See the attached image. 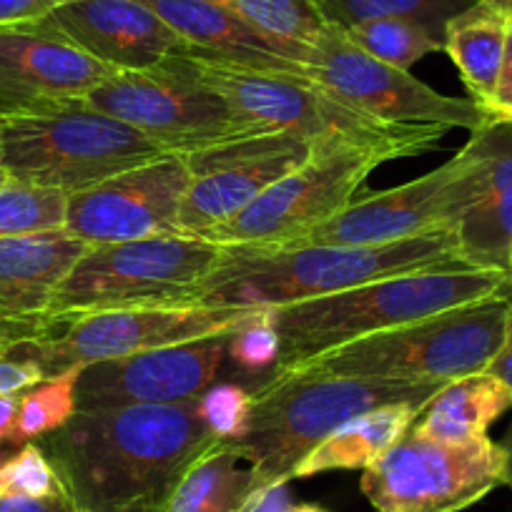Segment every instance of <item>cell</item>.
I'll return each instance as SVG.
<instances>
[{"label": "cell", "instance_id": "1", "mask_svg": "<svg viewBox=\"0 0 512 512\" xmlns=\"http://www.w3.org/2000/svg\"><path fill=\"white\" fill-rule=\"evenodd\" d=\"M196 400L76 412L46 435L43 450L76 512L164 510L191 462L219 442Z\"/></svg>", "mask_w": 512, "mask_h": 512}, {"label": "cell", "instance_id": "2", "mask_svg": "<svg viewBox=\"0 0 512 512\" xmlns=\"http://www.w3.org/2000/svg\"><path fill=\"white\" fill-rule=\"evenodd\" d=\"M472 269L452 231L369 246H221L191 304L269 309L415 272Z\"/></svg>", "mask_w": 512, "mask_h": 512}, {"label": "cell", "instance_id": "3", "mask_svg": "<svg viewBox=\"0 0 512 512\" xmlns=\"http://www.w3.org/2000/svg\"><path fill=\"white\" fill-rule=\"evenodd\" d=\"M171 61L199 83L221 93L241 118L262 128L264 134L297 136L314 149L354 146L384 161H395L425 154L447 134L442 126L379 121L334 98L307 76L251 68L194 48L171 56Z\"/></svg>", "mask_w": 512, "mask_h": 512}, {"label": "cell", "instance_id": "4", "mask_svg": "<svg viewBox=\"0 0 512 512\" xmlns=\"http://www.w3.org/2000/svg\"><path fill=\"white\" fill-rule=\"evenodd\" d=\"M512 292V277L487 269L415 272L379 279L347 292L269 307L282 334V357L272 374L292 372L312 359L447 309Z\"/></svg>", "mask_w": 512, "mask_h": 512}, {"label": "cell", "instance_id": "5", "mask_svg": "<svg viewBox=\"0 0 512 512\" xmlns=\"http://www.w3.org/2000/svg\"><path fill=\"white\" fill-rule=\"evenodd\" d=\"M442 382L344 377V374L297 372L269 374L251 407L249 432L234 442L254 467V490L294 480L299 462L339 425L382 405H427Z\"/></svg>", "mask_w": 512, "mask_h": 512}, {"label": "cell", "instance_id": "6", "mask_svg": "<svg viewBox=\"0 0 512 512\" xmlns=\"http://www.w3.org/2000/svg\"><path fill=\"white\" fill-rule=\"evenodd\" d=\"M512 292L342 344L299 369L397 382H452L490 367L505 342ZM297 372V369H292Z\"/></svg>", "mask_w": 512, "mask_h": 512}, {"label": "cell", "instance_id": "7", "mask_svg": "<svg viewBox=\"0 0 512 512\" xmlns=\"http://www.w3.org/2000/svg\"><path fill=\"white\" fill-rule=\"evenodd\" d=\"M164 154L139 128L81 101L0 121V164L11 179L68 196Z\"/></svg>", "mask_w": 512, "mask_h": 512}, {"label": "cell", "instance_id": "8", "mask_svg": "<svg viewBox=\"0 0 512 512\" xmlns=\"http://www.w3.org/2000/svg\"><path fill=\"white\" fill-rule=\"evenodd\" d=\"M219 254V244L189 234L91 246L56 289L38 324L103 309L191 304V292Z\"/></svg>", "mask_w": 512, "mask_h": 512}, {"label": "cell", "instance_id": "9", "mask_svg": "<svg viewBox=\"0 0 512 512\" xmlns=\"http://www.w3.org/2000/svg\"><path fill=\"white\" fill-rule=\"evenodd\" d=\"M254 312L256 309L189 302L103 309L38 324L18 337L16 344L41 364L48 379L71 367H86L103 359L131 357L214 334H231Z\"/></svg>", "mask_w": 512, "mask_h": 512}, {"label": "cell", "instance_id": "10", "mask_svg": "<svg viewBox=\"0 0 512 512\" xmlns=\"http://www.w3.org/2000/svg\"><path fill=\"white\" fill-rule=\"evenodd\" d=\"M81 103L139 128L166 154L191 156L264 134L221 93L196 81L171 58L149 71H116Z\"/></svg>", "mask_w": 512, "mask_h": 512}, {"label": "cell", "instance_id": "11", "mask_svg": "<svg viewBox=\"0 0 512 512\" xmlns=\"http://www.w3.org/2000/svg\"><path fill=\"white\" fill-rule=\"evenodd\" d=\"M384 159L354 146L314 149L312 156L256 196L239 216L206 231L219 246H292L362 194Z\"/></svg>", "mask_w": 512, "mask_h": 512}, {"label": "cell", "instance_id": "12", "mask_svg": "<svg viewBox=\"0 0 512 512\" xmlns=\"http://www.w3.org/2000/svg\"><path fill=\"white\" fill-rule=\"evenodd\" d=\"M505 480V452L490 437L447 445L407 432L362 472V492L377 512H460Z\"/></svg>", "mask_w": 512, "mask_h": 512}, {"label": "cell", "instance_id": "13", "mask_svg": "<svg viewBox=\"0 0 512 512\" xmlns=\"http://www.w3.org/2000/svg\"><path fill=\"white\" fill-rule=\"evenodd\" d=\"M304 76L339 101L387 123L467 128L472 134L492 121V113L477 101L445 96L410 71L377 61L334 26L324 28L312 43Z\"/></svg>", "mask_w": 512, "mask_h": 512}, {"label": "cell", "instance_id": "14", "mask_svg": "<svg viewBox=\"0 0 512 512\" xmlns=\"http://www.w3.org/2000/svg\"><path fill=\"white\" fill-rule=\"evenodd\" d=\"M472 151L462 146L450 161L415 181L357 199L292 246H369L455 231L465 209Z\"/></svg>", "mask_w": 512, "mask_h": 512}, {"label": "cell", "instance_id": "15", "mask_svg": "<svg viewBox=\"0 0 512 512\" xmlns=\"http://www.w3.org/2000/svg\"><path fill=\"white\" fill-rule=\"evenodd\" d=\"M189 184L186 156L164 154L68 196L63 229L88 246L181 234L179 211Z\"/></svg>", "mask_w": 512, "mask_h": 512}, {"label": "cell", "instance_id": "16", "mask_svg": "<svg viewBox=\"0 0 512 512\" xmlns=\"http://www.w3.org/2000/svg\"><path fill=\"white\" fill-rule=\"evenodd\" d=\"M309 141L289 134H259L186 156L191 184L179 211V231H206L239 216L282 176L312 156Z\"/></svg>", "mask_w": 512, "mask_h": 512}, {"label": "cell", "instance_id": "17", "mask_svg": "<svg viewBox=\"0 0 512 512\" xmlns=\"http://www.w3.org/2000/svg\"><path fill=\"white\" fill-rule=\"evenodd\" d=\"M229 334L86 364L78 374V412L181 405L204 395L226 357Z\"/></svg>", "mask_w": 512, "mask_h": 512}, {"label": "cell", "instance_id": "18", "mask_svg": "<svg viewBox=\"0 0 512 512\" xmlns=\"http://www.w3.org/2000/svg\"><path fill=\"white\" fill-rule=\"evenodd\" d=\"M113 73L106 63L33 23L0 28V116L68 106Z\"/></svg>", "mask_w": 512, "mask_h": 512}, {"label": "cell", "instance_id": "19", "mask_svg": "<svg viewBox=\"0 0 512 512\" xmlns=\"http://www.w3.org/2000/svg\"><path fill=\"white\" fill-rule=\"evenodd\" d=\"M33 26L66 38L113 71H149L191 51L141 0H63Z\"/></svg>", "mask_w": 512, "mask_h": 512}, {"label": "cell", "instance_id": "20", "mask_svg": "<svg viewBox=\"0 0 512 512\" xmlns=\"http://www.w3.org/2000/svg\"><path fill=\"white\" fill-rule=\"evenodd\" d=\"M465 209L455 226L460 254L472 269L512 277V121L492 118L472 131Z\"/></svg>", "mask_w": 512, "mask_h": 512}, {"label": "cell", "instance_id": "21", "mask_svg": "<svg viewBox=\"0 0 512 512\" xmlns=\"http://www.w3.org/2000/svg\"><path fill=\"white\" fill-rule=\"evenodd\" d=\"M194 51L264 71L304 76L312 48L284 43L251 26L221 0H141Z\"/></svg>", "mask_w": 512, "mask_h": 512}, {"label": "cell", "instance_id": "22", "mask_svg": "<svg viewBox=\"0 0 512 512\" xmlns=\"http://www.w3.org/2000/svg\"><path fill=\"white\" fill-rule=\"evenodd\" d=\"M88 249L66 229L0 239V322L36 327Z\"/></svg>", "mask_w": 512, "mask_h": 512}, {"label": "cell", "instance_id": "23", "mask_svg": "<svg viewBox=\"0 0 512 512\" xmlns=\"http://www.w3.org/2000/svg\"><path fill=\"white\" fill-rule=\"evenodd\" d=\"M422 407L425 405L400 402L352 417L299 462L294 477H312L329 470H367L410 432Z\"/></svg>", "mask_w": 512, "mask_h": 512}, {"label": "cell", "instance_id": "24", "mask_svg": "<svg viewBox=\"0 0 512 512\" xmlns=\"http://www.w3.org/2000/svg\"><path fill=\"white\" fill-rule=\"evenodd\" d=\"M507 390L492 374H467L452 379L422 407L410 432L420 440L465 445L487 437L492 422L510 407Z\"/></svg>", "mask_w": 512, "mask_h": 512}, {"label": "cell", "instance_id": "25", "mask_svg": "<svg viewBox=\"0 0 512 512\" xmlns=\"http://www.w3.org/2000/svg\"><path fill=\"white\" fill-rule=\"evenodd\" d=\"M507 28H510V13L485 3L465 8L445 26L442 51L457 66L472 101L485 106L487 111L495 103L497 83H500Z\"/></svg>", "mask_w": 512, "mask_h": 512}, {"label": "cell", "instance_id": "26", "mask_svg": "<svg viewBox=\"0 0 512 512\" xmlns=\"http://www.w3.org/2000/svg\"><path fill=\"white\" fill-rule=\"evenodd\" d=\"M251 492L254 467L234 442H216L191 462L161 512H236Z\"/></svg>", "mask_w": 512, "mask_h": 512}, {"label": "cell", "instance_id": "27", "mask_svg": "<svg viewBox=\"0 0 512 512\" xmlns=\"http://www.w3.org/2000/svg\"><path fill=\"white\" fill-rule=\"evenodd\" d=\"M344 33L364 53L400 71H410L417 61L445 48L440 33L412 18H379L357 23Z\"/></svg>", "mask_w": 512, "mask_h": 512}, {"label": "cell", "instance_id": "28", "mask_svg": "<svg viewBox=\"0 0 512 512\" xmlns=\"http://www.w3.org/2000/svg\"><path fill=\"white\" fill-rule=\"evenodd\" d=\"M470 6L475 0H317L324 23L342 31L379 18H412L440 33L442 41L447 21Z\"/></svg>", "mask_w": 512, "mask_h": 512}, {"label": "cell", "instance_id": "29", "mask_svg": "<svg viewBox=\"0 0 512 512\" xmlns=\"http://www.w3.org/2000/svg\"><path fill=\"white\" fill-rule=\"evenodd\" d=\"M81 369L83 367H71L56 377L43 379L31 390L21 392L13 445H26L38 437L51 435L76 417V384Z\"/></svg>", "mask_w": 512, "mask_h": 512}, {"label": "cell", "instance_id": "30", "mask_svg": "<svg viewBox=\"0 0 512 512\" xmlns=\"http://www.w3.org/2000/svg\"><path fill=\"white\" fill-rule=\"evenodd\" d=\"M66 209V191L11 179L0 186V239L63 229Z\"/></svg>", "mask_w": 512, "mask_h": 512}, {"label": "cell", "instance_id": "31", "mask_svg": "<svg viewBox=\"0 0 512 512\" xmlns=\"http://www.w3.org/2000/svg\"><path fill=\"white\" fill-rule=\"evenodd\" d=\"M241 18L284 43L312 48L327 28L317 0H221Z\"/></svg>", "mask_w": 512, "mask_h": 512}, {"label": "cell", "instance_id": "32", "mask_svg": "<svg viewBox=\"0 0 512 512\" xmlns=\"http://www.w3.org/2000/svg\"><path fill=\"white\" fill-rule=\"evenodd\" d=\"M226 354L246 374L264 372V369L274 372L282 357V334L274 322L272 309H256L246 322H241L229 334Z\"/></svg>", "mask_w": 512, "mask_h": 512}, {"label": "cell", "instance_id": "33", "mask_svg": "<svg viewBox=\"0 0 512 512\" xmlns=\"http://www.w3.org/2000/svg\"><path fill=\"white\" fill-rule=\"evenodd\" d=\"M201 420L219 442H239L249 432L254 395L231 382L211 384L196 400Z\"/></svg>", "mask_w": 512, "mask_h": 512}, {"label": "cell", "instance_id": "34", "mask_svg": "<svg viewBox=\"0 0 512 512\" xmlns=\"http://www.w3.org/2000/svg\"><path fill=\"white\" fill-rule=\"evenodd\" d=\"M53 497L63 495V485L46 450L33 442H26L13 457L0 465V497Z\"/></svg>", "mask_w": 512, "mask_h": 512}, {"label": "cell", "instance_id": "35", "mask_svg": "<svg viewBox=\"0 0 512 512\" xmlns=\"http://www.w3.org/2000/svg\"><path fill=\"white\" fill-rule=\"evenodd\" d=\"M16 339L0 344V397L21 395L46 379L41 364L28 357Z\"/></svg>", "mask_w": 512, "mask_h": 512}, {"label": "cell", "instance_id": "36", "mask_svg": "<svg viewBox=\"0 0 512 512\" xmlns=\"http://www.w3.org/2000/svg\"><path fill=\"white\" fill-rule=\"evenodd\" d=\"M63 0H0V28L23 26L51 13Z\"/></svg>", "mask_w": 512, "mask_h": 512}, {"label": "cell", "instance_id": "37", "mask_svg": "<svg viewBox=\"0 0 512 512\" xmlns=\"http://www.w3.org/2000/svg\"><path fill=\"white\" fill-rule=\"evenodd\" d=\"M292 497H289L287 482L282 485H269L262 490H254L249 500L236 512H292Z\"/></svg>", "mask_w": 512, "mask_h": 512}, {"label": "cell", "instance_id": "38", "mask_svg": "<svg viewBox=\"0 0 512 512\" xmlns=\"http://www.w3.org/2000/svg\"><path fill=\"white\" fill-rule=\"evenodd\" d=\"M490 113H492V118H510L512 116V16H510V28H507L505 61H502L500 83H497L495 103H492Z\"/></svg>", "mask_w": 512, "mask_h": 512}, {"label": "cell", "instance_id": "39", "mask_svg": "<svg viewBox=\"0 0 512 512\" xmlns=\"http://www.w3.org/2000/svg\"><path fill=\"white\" fill-rule=\"evenodd\" d=\"M487 374L497 379L507 390V397L512 402V312L510 319H507V332H505V342H502L500 352L495 354V359L490 362V367L485 369Z\"/></svg>", "mask_w": 512, "mask_h": 512}, {"label": "cell", "instance_id": "40", "mask_svg": "<svg viewBox=\"0 0 512 512\" xmlns=\"http://www.w3.org/2000/svg\"><path fill=\"white\" fill-rule=\"evenodd\" d=\"M18 405H21V395L0 397V442H8V445H13Z\"/></svg>", "mask_w": 512, "mask_h": 512}, {"label": "cell", "instance_id": "41", "mask_svg": "<svg viewBox=\"0 0 512 512\" xmlns=\"http://www.w3.org/2000/svg\"><path fill=\"white\" fill-rule=\"evenodd\" d=\"M502 452H505V480H502V485H507L512 490V427L507 430L505 440L500 442Z\"/></svg>", "mask_w": 512, "mask_h": 512}, {"label": "cell", "instance_id": "42", "mask_svg": "<svg viewBox=\"0 0 512 512\" xmlns=\"http://www.w3.org/2000/svg\"><path fill=\"white\" fill-rule=\"evenodd\" d=\"M475 3H485V6L500 8V11L510 13V16H512V0H475Z\"/></svg>", "mask_w": 512, "mask_h": 512}, {"label": "cell", "instance_id": "43", "mask_svg": "<svg viewBox=\"0 0 512 512\" xmlns=\"http://www.w3.org/2000/svg\"><path fill=\"white\" fill-rule=\"evenodd\" d=\"M8 327H13V324H6V322H0V344H6V342H11V339H16V337H23V334H13L11 329Z\"/></svg>", "mask_w": 512, "mask_h": 512}, {"label": "cell", "instance_id": "44", "mask_svg": "<svg viewBox=\"0 0 512 512\" xmlns=\"http://www.w3.org/2000/svg\"><path fill=\"white\" fill-rule=\"evenodd\" d=\"M292 512H329V510H324V507L319 505H297L292 507Z\"/></svg>", "mask_w": 512, "mask_h": 512}, {"label": "cell", "instance_id": "45", "mask_svg": "<svg viewBox=\"0 0 512 512\" xmlns=\"http://www.w3.org/2000/svg\"><path fill=\"white\" fill-rule=\"evenodd\" d=\"M8 181H11V174H8V171H6V166L0 164V186H6Z\"/></svg>", "mask_w": 512, "mask_h": 512}, {"label": "cell", "instance_id": "46", "mask_svg": "<svg viewBox=\"0 0 512 512\" xmlns=\"http://www.w3.org/2000/svg\"><path fill=\"white\" fill-rule=\"evenodd\" d=\"M6 462V452H3V447H0V465Z\"/></svg>", "mask_w": 512, "mask_h": 512}, {"label": "cell", "instance_id": "47", "mask_svg": "<svg viewBox=\"0 0 512 512\" xmlns=\"http://www.w3.org/2000/svg\"><path fill=\"white\" fill-rule=\"evenodd\" d=\"M510 121H512V116H510Z\"/></svg>", "mask_w": 512, "mask_h": 512}]
</instances>
